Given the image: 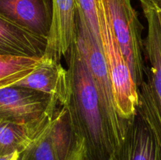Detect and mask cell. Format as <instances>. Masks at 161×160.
I'll return each instance as SVG.
<instances>
[{
	"label": "cell",
	"instance_id": "obj_1",
	"mask_svg": "<svg viewBox=\"0 0 161 160\" xmlns=\"http://www.w3.org/2000/svg\"><path fill=\"white\" fill-rule=\"evenodd\" d=\"M71 95L67 104L84 147V160H109L116 145L100 97L75 42L69 51Z\"/></svg>",
	"mask_w": 161,
	"mask_h": 160
},
{
	"label": "cell",
	"instance_id": "obj_2",
	"mask_svg": "<svg viewBox=\"0 0 161 160\" xmlns=\"http://www.w3.org/2000/svg\"><path fill=\"white\" fill-rule=\"evenodd\" d=\"M147 21V35L143 39L144 54L148 60L144 79L138 90V111L152 129L161 147V35L153 5L140 1Z\"/></svg>",
	"mask_w": 161,
	"mask_h": 160
},
{
	"label": "cell",
	"instance_id": "obj_3",
	"mask_svg": "<svg viewBox=\"0 0 161 160\" xmlns=\"http://www.w3.org/2000/svg\"><path fill=\"white\" fill-rule=\"evenodd\" d=\"M75 42L97 89L115 145L124 138L127 122L119 115L102 45L77 13Z\"/></svg>",
	"mask_w": 161,
	"mask_h": 160
},
{
	"label": "cell",
	"instance_id": "obj_4",
	"mask_svg": "<svg viewBox=\"0 0 161 160\" xmlns=\"http://www.w3.org/2000/svg\"><path fill=\"white\" fill-rule=\"evenodd\" d=\"M97 1L99 33L102 50L111 80L115 104L119 115L128 122L138 106V89L118 44L103 5Z\"/></svg>",
	"mask_w": 161,
	"mask_h": 160
},
{
	"label": "cell",
	"instance_id": "obj_5",
	"mask_svg": "<svg viewBox=\"0 0 161 160\" xmlns=\"http://www.w3.org/2000/svg\"><path fill=\"white\" fill-rule=\"evenodd\" d=\"M137 87L145 79L143 26L131 0H100Z\"/></svg>",
	"mask_w": 161,
	"mask_h": 160
},
{
	"label": "cell",
	"instance_id": "obj_6",
	"mask_svg": "<svg viewBox=\"0 0 161 160\" xmlns=\"http://www.w3.org/2000/svg\"><path fill=\"white\" fill-rule=\"evenodd\" d=\"M53 97L36 89L20 86L0 89V119L28 122L38 119L49 110L57 108Z\"/></svg>",
	"mask_w": 161,
	"mask_h": 160
},
{
	"label": "cell",
	"instance_id": "obj_7",
	"mask_svg": "<svg viewBox=\"0 0 161 160\" xmlns=\"http://www.w3.org/2000/svg\"><path fill=\"white\" fill-rule=\"evenodd\" d=\"M109 160H161V147L157 137L138 109L129 119L124 138Z\"/></svg>",
	"mask_w": 161,
	"mask_h": 160
},
{
	"label": "cell",
	"instance_id": "obj_8",
	"mask_svg": "<svg viewBox=\"0 0 161 160\" xmlns=\"http://www.w3.org/2000/svg\"><path fill=\"white\" fill-rule=\"evenodd\" d=\"M75 0H52V20L43 57L60 62L75 39Z\"/></svg>",
	"mask_w": 161,
	"mask_h": 160
},
{
	"label": "cell",
	"instance_id": "obj_9",
	"mask_svg": "<svg viewBox=\"0 0 161 160\" xmlns=\"http://www.w3.org/2000/svg\"><path fill=\"white\" fill-rule=\"evenodd\" d=\"M0 17L47 39L52 0H0Z\"/></svg>",
	"mask_w": 161,
	"mask_h": 160
},
{
	"label": "cell",
	"instance_id": "obj_10",
	"mask_svg": "<svg viewBox=\"0 0 161 160\" xmlns=\"http://www.w3.org/2000/svg\"><path fill=\"white\" fill-rule=\"evenodd\" d=\"M16 85L44 93L53 97L60 106L67 105L70 99L69 71L60 62L46 59L43 56L42 63Z\"/></svg>",
	"mask_w": 161,
	"mask_h": 160
},
{
	"label": "cell",
	"instance_id": "obj_11",
	"mask_svg": "<svg viewBox=\"0 0 161 160\" xmlns=\"http://www.w3.org/2000/svg\"><path fill=\"white\" fill-rule=\"evenodd\" d=\"M58 160H84V147L73 125L67 105L57 109L47 128Z\"/></svg>",
	"mask_w": 161,
	"mask_h": 160
},
{
	"label": "cell",
	"instance_id": "obj_12",
	"mask_svg": "<svg viewBox=\"0 0 161 160\" xmlns=\"http://www.w3.org/2000/svg\"><path fill=\"white\" fill-rule=\"evenodd\" d=\"M57 109L52 108L38 119L28 122L0 119V156L21 153L49 126Z\"/></svg>",
	"mask_w": 161,
	"mask_h": 160
},
{
	"label": "cell",
	"instance_id": "obj_13",
	"mask_svg": "<svg viewBox=\"0 0 161 160\" xmlns=\"http://www.w3.org/2000/svg\"><path fill=\"white\" fill-rule=\"evenodd\" d=\"M47 43L46 38L0 17V55L41 57Z\"/></svg>",
	"mask_w": 161,
	"mask_h": 160
},
{
	"label": "cell",
	"instance_id": "obj_14",
	"mask_svg": "<svg viewBox=\"0 0 161 160\" xmlns=\"http://www.w3.org/2000/svg\"><path fill=\"white\" fill-rule=\"evenodd\" d=\"M42 61V56L0 55V89L17 84Z\"/></svg>",
	"mask_w": 161,
	"mask_h": 160
},
{
	"label": "cell",
	"instance_id": "obj_15",
	"mask_svg": "<svg viewBox=\"0 0 161 160\" xmlns=\"http://www.w3.org/2000/svg\"><path fill=\"white\" fill-rule=\"evenodd\" d=\"M47 128L19 155L18 160H58L47 135Z\"/></svg>",
	"mask_w": 161,
	"mask_h": 160
},
{
	"label": "cell",
	"instance_id": "obj_16",
	"mask_svg": "<svg viewBox=\"0 0 161 160\" xmlns=\"http://www.w3.org/2000/svg\"><path fill=\"white\" fill-rule=\"evenodd\" d=\"M77 13L84 20L85 24L96 40L101 43L99 33L98 10L97 0H75Z\"/></svg>",
	"mask_w": 161,
	"mask_h": 160
},
{
	"label": "cell",
	"instance_id": "obj_17",
	"mask_svg": "<svg viewBox=\"0 0 161 160\" xmlns=\"http://www.w3.org/2000/svg\"><path fill=\"white\" fill-rule=\"evenodd\" d=\"M146 1V0H144ZM150 2L153 5L154 9H155L156 13H157V19H158V23H159V28H160V35H161V2Z\"/></svg>",
	"mask_w": 161,
	"mask_h": 160
},
{
	"label": "cell",
	"instance_id": "obj_18",
	"mask_svg": "<svg viewBox=\"0 0 161 160\" xmlns=\"http://www.w3.org/2000/svg\"><path fill=\"white\" fill-rule=\"evenodd\" d=\"M19 155L20 154L17 152H14L9 155H3V156H0V160H18Z\"/></svg>",
	"mask_w": 161,
	"mask_h": 160
},
{
	"label": "cell",
	"instance_id": "obj_19",
	"mask_svg": "<svg viewBox=\"0 0 161 160\" xmlns=\"http://www.w3.org/2000/svg\"><path fill=\"white\" fill-rule=\"evenodd\" d=\"M138 1H142V0H138ZM146 1H151V2H161V0H146Z\"/></svg>",
	"mask_w": 161,
	"mask_h": 160
}]
</instances>
